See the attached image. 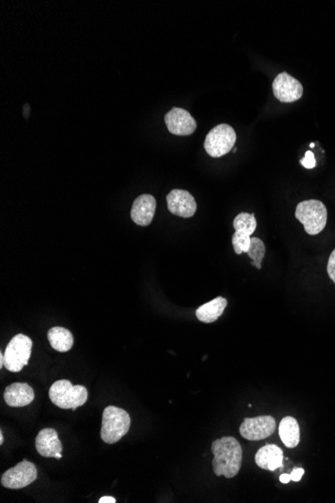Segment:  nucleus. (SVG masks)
I'll return each mask as SVG.
<instances>
[{
  "label": "nucleus",
  "instance_id": "nucleus-12",
  "mask_svg": "<svg viewBox=\"0 0 335 503\" xmlns=\"http://www.w3.org/2000/svg\"><path fill=\"white\" fill-rule=\"evenodd\" d=\"M35 448L42 457L55 459L62 457V444L55 429H42L35 439Z\"/></svg>",
  "mask_w": 335,
  "mask_h": 503
},
{
  "label": "nucleus",
  "instance_id": "nucleus-1",
  "mask_svg": "<svg viewBox=\"0 0 335 503\" xmlns=\"http://www.w3.org/2000/svg\"><path fill=\"white\" fill-rule=\"evenodd\" d=\"M214 454L213 470L217 476L235 477L242 465V447L236 438L231 436L220 438L212 443Z\"/></svg>",
  "mask_w": 335,
  "mask_h": 503
},
{
  "label": "nucleus",
  "instance_id": "nucleus-22",
  "mask_svg": "<svg viewBox=\"0 0 335 503\" xmlns=\"http://www.w3.org/2000/svg\"><path fill=\"white\" fill-rule=\"evenodd\" d=\"M300 163L303 167L306 168V169H312V168L316 167V158H314V154L312 153L311 151L306 152L305 157L301 159Z\"/></svg>",
  "mask_w": 335,
  "mask_h": 503
},
{
  "label": "nucleus",
  "instance_id": "nucleus-16",
  "mask_svg": "<svg viewBox=\"0 0 335 503\" xmlns=\"http://www.w3.org/2000/svg\"><path fill=\"white\" fill-rule=\"evenodd\" d=\"M227 299L222 297H216L213 301L201 306L196 310V317L199 321L205 324H211L217 321L222 316L227 306Z\"/></svg>",
  "mask_w": 335,
  "mask_h": 503
},
{
  "label": "nucleus",
  "instance_id": "nucleus-5",
  "mask_svg": "<svg viewBox=\"0 0 335 503\" xmlns=\"http://www.w3.org/2000/svg\"><path fill=\"white\" fill-rule=\"evenodd\" d=\"M33 341L28 335L19 334L13 337L4 352V367L6 370L19 373L28 365L31 355Z\"/></svg>",
  "mask_w": 335,
  "mask_h": 503
},
{
  "label": "nucleus",
  "instance_id": "nucleus-6",
  "mask_svg": "<svg viewBox=\"0 0 335 503\" xmlns=\"http://www.w3.org/2000/svg\"><path fill=\"white\" fill-rule=\"evenodd\" d=\"M236 132L227 124H220L208 133L205 139L204 148L207 154L213 158L226 155L236 143Z\"/></svg>",
  "mask_w": 335,
  "mask_h": 503
},
{
  "label": "nucleus",
  "instance_id": "nucleus-24",
  "mask_svg": "<svg viewBox=\"0 0 335 503\" xmlns=\"http://www.w3.org/2000/svg\"><path fill=\"white\" fill-rule=\"evenodd\" d=\"M303 474H305V469L296 468L292 470V473H290V476H291V480L298 482H300L301 478H302Z\"/></svg>",
  "mask_w": 335,
  "mask_h": 503
},
{
  "label": "nucleus",
  "instance_id": "nucleus-21",
  "mask_svg": "<svg viewBox=\"0 0 335 503\" xmlns=\"http://www.w3.org/2000/svg\"><path fill=\"white\" fill-rule=\"evenodd\" d=\"M250 243H251V236L235 230L233 237H232V245H233L236 254L239 256V254H244V252L247 254Z\"/></svg>",
  "mask_w": 335,
  "mask_h": 503
},
{
  "label": "nucleus",
  "instance_id": "nucleus-13",
  "mask_svg": "<svg viewBox=\"0 0 335 503\" xmlns=\"http://www.w3.org/2000/svg\"><path fill=\"white\" fill-rule=\"evenodd\" d=\"M157 202L154 196L143 194L134 201L131 210L132 220L140 227H148L155 215Z\"/></svg>",
  "mask_w": 335,
  "mask_h": 503
},
{
  "label": "nucleus",
  "instance_id": "nucleus-15",
  "mask_svg": "<svg viewBox=\"0 0 335 503\" xmlns=\"http://www.w3.org/2000/svg\"><path fill=\"white\" fill-rule=\"evenodd\" d=\"M255 462L260 468L275 471L283 465L282 449L274 444L265 445L256 453Z\"/></svg>",
  "mask_w": 335,
  "mask_h": 503
},
{
  "label": "nucleus",
  "instance_id": "nucleus-29",
  "mask_svg": "<svg viewBox=\"0 0 335 503\" xmlns=\"http://www.w3.org/2000/svg\"><path fill=\"white\" fill-rule=\"evenodd\" d=\"M314 146H316V145H314V143H312V144H310V147H311V148H314Z\"/></svg>",
  "mask_w": 335,
  "mask_h": 503
},
{
  "label": "nucleus",
  "instance_id": "nucleus-17",
  "mask_svg": "<svg viewBox=\"0 0 335 503\" xmlns=\"http://www.w3.org/2000/svg\"><path fill=\"white\" fill-rule=\"evenodd\" d=\"M279 436L287 448H296L300 442V428L293 417L283 418L279 424Z\"/></svg>",
  "mask_w": 335,
  "mask_h": 503
},
{
  "label": "nucleus",
  "instance_id": "nucleus-11",
  "mask_svg": "<svg viewBox=\"0 0 335 503\" xmlns=\"http://www.w3.org/2000/svg\"><path fill=\"white\" fill-rule=\"evenodd\" d=\"M167 128L170 133L177 136L192 135L197 128L195 118L186 109L173 108L165 116Z\"/></svg>",
  "mask_w": 335,
  "mask_h": 503
},
{
  "label": "nucleus",
  "instance_id": "nucleus-2",
  "mask_svg": "<svg viewBox=\"0 0 335 503\" xmlns=\"http://www.w3.org/2000/svg\"><path fill=\"white\" fill-rule=\"evenodd\" d=\"M131 426V418L124 409L108 406L102 413L100 438L107 444H115L120 441Z\"/></svg>",
  "mask_w": 335,
  "mask_h": 503
},
{
  "label": "nucleus",
  "instance_id": "nucleus-27",
  "mask_svg": "<svg viewBox=\"0 0 335 503\" xmlns=\"http://www.w3.org/2000/svg\"><path fill=\"white\" fill-rule=\"evenodd\" d=\"M4 367V355L0 354V368Z\"/></svg>",
  "mask_w": 335,
  "mask_h": 503
},
{
  "label": "nucleus",
  "instance_id": "nucleus-28",
  "mask_svg": "<svg viewBox=\"0 0 335 503\" xmlns=\"http://www.w3.org/2000/svg\"><path fill=\"white\" fill-rule=\"evenodd\" d=\"M4 442V437H3V433H2V431H0V444H3Z\"/></svg>",
  "mask_w": 335,
  "mask_h": 503
},
{
  "label": "nucleus",
  "instance_id": "nucleus-10",
  "mask_svg": "<svg viewBox=\"0 0 335 503\" xmlns=\"http://www.w3.org/2000/svg\"><path fill=\"white\" fill-rule=\"evenodd\" d=\"M168 209L174 215L190 218L197 210L195 198L186 190L174 189L167 195Z\"/></svg>",
  "mask_w": 335,
  "mask_h": 503
},
{
  "label": "nucleus",
  "instance_id": "nucleus-19",
  "mask_svg": "<svg viewBox=\"0 0 335 503\" xmlns=\"http://www.w3.org/2000/svg\"><path fill=\"white\" fill-rule=\"evenodd\" d=\"M233 225L236 231H240L251 236L255 232L257 227L255 215L254 213L242 212L234 219Z\"/></svg>",
  "mask_w": 335,
  "mask_h": 503
},
{
  "label": "nucleus",
  "instance_id": "nucleus-8",
  "mask_svg": "<svg viewBox=\"0 0 335 503\" xmlns=\"http://www.w3.org/2000/svg\"><path fill=\"white\" fill-rule=\"evenodd\" d=\"M276 420L272 416L245 418L240 426V434L250 441L265 439L275 432Z\"/></svg>",
  "mask_w": 335,
  "mask_h": 503
},
{
  "label": "nucleus",
  "instance_id": "nucleus-26",
  "mask_svg": "<svg viewBox=\"0 0 335 503\" xmlns=\"http://www.w3.org/2000/svg\"><path fill=\"white\" fill-rule=\"evenodd\" d=\"M100 503H115L116 500L114 497H111V496H105V497H102L100 500Z\"/></svg>",
  "mask_w": 335,
  "mask_h": 503
},
{
  "label": "nucleus",
  "instance_id": "nucleus-9",
  "mask_svg": "<svg viewBox=\"0 0 335 503\" xmlns=\"http://www.w3.org/2000/svg\"><path fill=\"white\" fill-rule=\"evenodd\" d=\"M274 96L281 103L296 102L303 96V87L299 80L287 73H281L274 80Z\"/></svg>",
  "mask_w": 335,
  "mask_h": 503
},
{
  "label": "nucleus",
  "instance_id": "nucleus-20",
  "mask_svg": "<svg viewBox=\"0 0 335 503\" xmlns=\"http://www.w3.org/2000/svg\"><path fill=\"white\" fill-rule=\"evenodd\" d=\"M247 254L252 259L251 265L261 270V263L265 256V245L263 241L258 237H251V243Z\"/></svg>",
  "mask_w": 335,
  "mask_h": 503
},
{
  "label": "nucleus",
  "instance_id": "nucleus-18",
  "mask_svg": "<svg viewBox=\"0 0 335 503\" xmlns=\"http://www.w3.org/2000/svg\"><path fill=\"white\" fill-rule=\"evenodd\" d=\"M48 339L51 348L60 353L69 352L73 346V337L71 333L62 326L51 328L48 333Z\"/></svg>",
  "mask_w": 335,
  "mask_h": 503
},
{
  "label": "nucleus",
  "instance_id": "nucleus-23",
  "mask_svg": "<svg viewBox=\"0 0 335 503\" xmlns=\"http://www.w3.org/2000/svg\"><path fill=\"white\" fill-rule=\"evenodd\" d=\"M327 272L332 281L335 283V249L330 254L327 263Z\"/></svg>",
  "mask_w": 335,
  "mask_h": 503
},
{
  "label": "nucleus",
  "instance_id": "nucleus-3",
  "mask_svg": "<svg viewBox=\"0 0 335 503\" xmlns=\"http://www.w3.org/2000/svg\"><path fill=\"white\" fill-rule=\"evenodd\" d=\"M50 399L60 409L75 411L88 401V390L82 385L73 386L68 380H60L51 385Z\"/></svg>",
  "mask_w": 335,
  "mask_h": 503
},
{
  "label": "nucleus",
  "instance_id": "nucleus-7",
  "mask_svg": "<svg viewBox=\"0 0 335 503\" xmlns=\"http://www.w3.org/2000/svg\"><path fill=\"white\" fill-rule=\"evenodd\" d=\"M37 478V466L28 460H22L2 474L1 484L6 488L21 489L35 482Z\"/></svg>",
  "mask_w": 335,
  "mask_h": 503
},
{
  "label": "nucleus",
  "instance_id": "nucleus-4",
  "mask_svg": "<svg viewBox=\"0 0 335 503\" xmlns=\"http://www.w3.org/2000/svg\"><path fill=\"white\" fill-rule=\"evenodd\" d=\"M296 218L302 223L309 236L320 233L327 223V209L321 201L305 200L296 207Z\"/></svg>",
  "mask_w": 335,
  "mask_h": 503
},
{
  "label": "nucleus",
  "instance_id": "nucleus-25",
  "mask_svg": "<svg viewBox=\"0 0 335 503\" xmlns=\"http://www.w3.org/2000/svg\"><path fill=\"white\" fill-rule=\"evenodd\" d=\"M290 480H291V476H290V474H282V475H280V482H282V484H289Z\"/></svg>",
  "mask_w": 335,
  "mask_h": 503
},
{
  "label": "nucleus",
  "instance_id": "nucleus-14",
  "mask_svg": "<svg viewBox=\"0 0 335 503\" xmlns=\"http://www.w3.org/2000/svg\"><path fill=\"white\" fill-rule=\"evenodd\" d=\"M4 401L10 407H26L35 400V391L28 384L13 383L4 391Z\"/></svg>",
  "mask_w": 335,
  "mask_h": 503
}]
</instances>
